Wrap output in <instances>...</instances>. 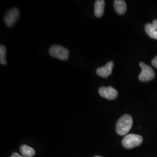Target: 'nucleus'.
Segmentation results:
<instances>
[{
  "mask_svg": "<svg viewBox=\"0 0 157 157\" xmlns=\"http://www.w3.org/2000/svg\"><path fill=\"white\" fill-rule=\"evenodd\" d=\"M114 67V63L112 61L108 62L107 64L102 67H98L96 70L97 74L103 78H107L112 72V69Z\"/></svg>",
  "mask_w": 157,
  "mask_h": 157,
  "instance_id": "nucleus-7",
  "label": "nucleus"
},
{
  "mask_svg": "<svg viewBox=\"0 0 157 157\" xmlns=\"http://www.w3.org/2000/svg\"><path fill=\"white\" fill-rule=\"evenodd\" d=\"M51 56L62 61L67 60L69 55V51L67 48L59 45H53L49 49Z\"/></svg>",
  "mask_w": 157,
  "mask_h": 157,
  "instance_id": "nucleus-2",
  "label": "nucleus"
},
{
  "mask_svg": "<svg viewBox=\"0 0 157 157\" xmlns=\"http://www.w3.org/2000/svg\"><path fill=\"white\" fill-rule=\"evenodd\" d=\"M11 157H24L23 155H20L17 152H14L11 155Z\"/></svg>",
  "mask_w": 157,
  "mask_h": 157,
  "instance_id": "nucleus-14",
  "label": "nucleus"
},
{
  "mask_svg": "<svg viewBox=\"0 0 157 157\" xmlns=\"http://www.w3.org/2000/svg\"><path fill=\"white\" fill-rule=\"evenodd\" d=\"M99 157V156H97V157Z\"/></svg>",
  "mask_w": 157,
  "mask_h": 157,
  "instance_id": "nucleus-16",
  "label": "nucleus"
},
{
  "mask_svg": "<svg viewBox=\"0 0 157 157\" xmlns=\"http://www.w3.org/2000/svg\"><path fill=\"white\" fill-rule=\"evenodd\" d=\"M152 25L155 26V28L157 29V20H154V21L152 22Z\"/></svg>",
  "mask_w": 157,
  "mask_h": 157,
  "instance_id": "nucleus-15",
  "label": "nucleus"
},
{
  "mask_svg": "<svg viewBox=\"0 0 157 157\" xmlns=\"http://www.w3.org/2000/svg\"><path fill=\"white\" fill-rule=\"evenodd\" d=\"M6 47L4 45H1L0 46V63L2 65L6 64Z\"/></svg>",
  "mask_w": 157,
  "mask_h": 157,
  "instance_id": "nucleus-12",
  "label": "nucleus"
},
{
  "mask_svg": "<svg viewBox=\"0 0 157 157\" xmlns=\"http://www.w3.org/2000/svg\"><path fill=\"white\" fill-rule=\"evenodd\" d=\"M113 7L115 11L119 15H124L127 10V6L124 1L115 0L113 2Z\"/></svg>",
  "mask_w": 157,
  "mask_h": 157,
  "instance_id": "nucleus-9",
  "label": "nucleus"
},
{
  "mask_svg": "<svg viewBox=\"0 0 157 157\" xmlns=\"http://www.w3.org/2000/svg\"><path fill=\"white\" fill-rule=\"evenodd\" d=\"M143 141V137L140 135L130 134L124 137L122 145L126 148L131 149L141 145Z\"/></svg>",
  "mask_w": 157,
  "mask_h": 157,
  "instance_id": "nucleus-3",
  "label": "nucleus"
},
{
  "mask_svg": "<svg viewBox=\"0 0 157 157\" xmlns=\"http://www.w3.org/2000/svg\"><path fill=\"white\" fill-rule=\"evenodd\" d=\"M105 2L103 0H97L94 4V15L97 17H101L104 13Z\"/></svg>",
  "mask_w": 157,
  "mask_h": 157,
  "instance_id": "nucleus-8",
  "label": "nucleus"
},
{
  "mask_svg": "<svg viewBox=\"0 0 157 157\" xmlns=\"http://www.w3.org/2000/svg\"><path fill=\"white\" fill-rule=\"evenodd\" d=\"M152 65L157 69V56H155L152 61Z\"/></svg>",
  "mask_w": 157,
  "mask_h": 157,
  "instance_id": "nucleus-13",
  "label": "nucleus"
},
{
  "mask_svg": "<svg viewBox=\"0 0 157 157\" xmlns=\"http://www.w3.org/2000/svg\"><path fill=\"white\" fill-rule=\"evenodd\" d=\"M20 17V11L17 8H12L6 12L4 22L8 27L13 26Z\"/></svg>",
  "mask_w": 157,
  "mask_h": 157,
  "instance_id": "nucleus-5",
  "label": "nucleus"
},
{
  "mask_svg": "<svg viewBox=\"0 0 157 157\" xmlns=\"http://www.w3.org/2000/svg\"><path fill=\"white\" fill-rule=\"evenodd\" d=\"M133 119L128 114H125L119 119L116 125V131L118 135L124 136L126 135L133 125Z\"/></svg>",
  "mask_w": 157,
  "mask_h": 157,
  "instance_id": "nucleus-1",
  "label": "nucleus"
},
{
  "mask_svg": "<svg viewBox=\"0 0 157 157\" xmlns=\"http://www.w3.org/2000/svg\"><path fill=\"white\" fill-rule=\"evenodd\" d=\"M141 72L139 76L141 82H148L155 78V74L151 67L147 65L144 62H140Z\"/></svg>",
  "mask_w": 157,
  "mask_h": 157,
  "instance_id": "nucleus-4",
  "label": "nucleus"
},
{
  "mask_svg": "<svg viewBox=\"0 0 157 157\" xmlns=\"http://www.w3.org/2000/svg\"><path fill=\"white\" fill-rule=\"evenodd\" d=\"M98 93L101 97L109 100H115L118 95L117 90L111 86L101 87L98 90Z\"/></svg>",
  "mask_w": 157,
  "mask_h": 157,
  "instance_id": "nucleus-6",
  "label": "nucleus"
},
{
  "mask_svg": "<svg viewBox=\"0 0 157 157\" xmlns=\"http://www.w3.org/2000/svg\"><path fill=\"white\" fill-rule=\"evenodd\" d=\"M147 34L152 39L157 40V30L152 23H147L145 26Z\"/></svg>",
  "mask_w": 157,
  "mask_h": 157,
  "instance_id": "nucleus-11",
  "label": "nucleus"
},
{
  "mask_svg": "<svg viewBox=\"0 0 157 157\" xmlns=\"http://www.w3.org/2000/svg\"><path fill=\"white\" fill-rule=\"evenodd\" d=\"M20 151L24 157H32L35 154V151L33 148L27 145L21 146Z\"/></svg>",
  "mask_w": 157,
  "mask_h": 157,
  "instance_id": "nucleus-10",
  "label": "nucleus"
}]
</instances>
